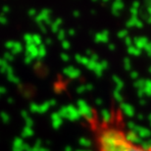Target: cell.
<instances>
[{
  "label": "cell",
  "instance_id": "38",
  "mask_svg": "<svg viewBox=\"0 0 151 151\" xmlns=\"http://www.w3.org/2000/svg\"><path fill=\"white\" fill-rule=\"evenodd\" d=\"M90 60L91 61H94V62H96L98 60V55H96V54H91V57H90Z\"/></svg>",
  "mask_w": 151,
  "mask_h": 151
},
{
  "label": "cell",
  "instance_id": "8",
  "mask_svg": "<svg viewBox=\"0 0 151 151\" xmlns=\"http://www.w3.org/2000/svg\"><path fill=\"white\" fill-rule=\"evenodd\" d=\"M134 43H135V47L138 48V49H142L144 46L147 44V39L145 37H135L134 38Z\"/></svg>",
  "mask_w": 151,
  "mask_h": 151
},
{
  "label": "cell",
  "instance_id": "7",
  "mask_svg": "<svg viewBox=\"0 0 151 151\" xmlns=\"http://www.w3.org/2000/svg\"><path fill=\"white\" fill-rule=\"evenodd\" d=\"M108 34L107 31H104L102 32H99V34L95 35V41L96 42H108Z\"/></svg>",
  "mask_w": 151,
  "mask_h": 151
},
{
  "label": "cell",
  "instance_id": "21",
  "mask_svg": "<svg viewBox=\"0 0 151 151\" xmlns=\"http://www.w3.org/2000/svg\"><path fill=\"white\" fill-rule=\"evenodd\" d=\"M137 17H132L131 18V20L129 21L128 23H127V27L128 28H131V27H134L135 25V22H137Z\"/></svg>",
  "mask_w": 151,
  "mask_h": 151
},
{
  "label": "cell",
  "instance_id": "35",
  "mask_svg": "<svg viewBox=\"0 0 151 151\" xmlns=\"http://www.w3.org/2000/svg\"><path fill=\"white\" fill-rule=\"evenodd\" d=\"M131 14H132V17H137V9L132 7V9H131Z\"/></svg>",
  "mask_w": 151,
  "mask_h": 151
},
{
  "label": "cell",
  "instance_id": "19",
  "mask_svg": "<svg viewBox=\"0 0 151 151\" xmlns=\"http://www.w3.org/2000/svg\"><path fill=\"white\" fill-rule=\"evenodd\" d=\"M114 97L118 102H120V103H122L123 102V96L121 95V93L118 91V90H115L114 91Z\"/></svg>",
  "mask_w": 151,
  "mask_h": 151
},
{
  "label": "cell",
  "instance_id": "44",
  "mask_svg": "<svg viewBox=\"0 0 151 151\" xmlns=\"http://www.w3.org/2000/svg\"><path fill=\"white\" fill-rule=\"evenodd\" d=\"M48 103H49L50 106H54V105H56V100L55 99H52V100L48 101Z\"/></svg>",
  "mask_w": 151,
  "mask_h": 151
},
{
  "label": "cell",
  "instance_id": "16",
  "mask_svg": "<svg viewBox=\"0 0 151 151\" xmlns=\"http://www.w3.org/2000/svg\"><path fill=\"white\" fill-rule=\"evenodd\" d=\"M24 39H25V42L27 43V45H31L34 44V39H32V35L27 34L24 35Z\"/></svg>",
  "mask_w": 151,
  "mask_h": 151
},
{
  "label": "cell",
  "instance_id": "53",
  "mask_svg": "<svg viewBox=\"0 0 151 151\" xmlns=\"http://www.w3.org/2000/svg\"><path fill=\"white\" fill-rule=\"evenodd\" d=\"M140 104H141V105L145 104V100H140Z\"/></svg>",
  "mask_w": 151,
  "mask_h": 151
},
{
  "label": "cell",
  "instance_id": "13",
  "mask_svg": "<svg viewBox=\"0 0 151 151\" xmlns=\"http://www.w3.org/2000/svg\"><path fill=\"white\" fill-rule=\"evenodd\" d=\"M113 80H114V81H115V83H116V90H118V91H120V90L123 88L124 83L122 81V80H120V78L117 77V76H114V77H113Z\"/></svg>",
  "mask_w": 151,
  "mask_h": 151
},
{
  "label": "cell",
  "instance_id": "25",
  "mask_svg": "<svg viewBox=\"0 0 151 151\" xmlns=\"http://www.w3.org/2000/svg\"><path fill=\"white\" fill-rule=\"evenodd\" d=\"M62 47L64 48L65 50L70 49V47H71L70 42H69L68 40H63V41H62Z\"/></svg>",
  "mask_w": 151,
  "mask_h": 151
},
{
  "label": "cell",
  "instance_id": "11",
  "mask_svg": "<svg viewBox=\"0 0 151 151\" xmlns=\"http://www.w3.org/2000/svg\"><path fill=\"white\" fill-rule=\"evenodd\" d=\"M46 55V48H45L44 44L39 45L38 48V56H37V60H40L42 58H44V56Z\"/></svg>",
  "mask_w": 151,
  "mask_h": 151
},
{
  "label": "cell",
  "instance_id": "32",
  "mask_svg": "<svg viewBox=\"0 0 151 151\" xmlns=\"http://www.w3.org/2000/svg\"><path fill=\"white\" fill-rule=\"evenodd\" d=\"M13 45H14V41H8L7 43L5 44V46L7 49H12V48H13Z\"/></svg>",
  "mask_w": 151,
  "mask_h": 151
},
{
  "label": "cell",
  "instance_id": "42",
  "mask_svg": "<svg viewBox=\"0 0 151 151\" xmlns=\"http://www.w3.org/2000/svg\"><path fill=\"white\" fill-rule=\"evenodd\" d=\"M134 27H137V28H142V23H141L140 21L137 20V22H135Z\"/></svg>",
  "mask_w": 151,
  "mask_h": 151
},
{
  "label": "cell",
  "instance_id": "36",
  "mask_svg": "<svg viewBox=\"0 0 151 151\" xmlns=\"http://www.w3.org/2000/svg\"><path fill=\"white\" fill-rule=\"evenodd\" d=\"M137 77H138V74H137L135 71L131 72V78H132V80H137Z\"/></svg>",
  "mask_w": 151,
  "mask_h": 151
},
{
  "label": "cell",
  "instance_id": "54",
  "mask_svg": "<svg viewBox=\"0 0 151 151\" xmlns=\"http://www.w3.org/2000/svg\"><path fill=\"white\" fill-rule=\"evenodd\" d=\"M8 101L10 102V103H13V101H14V100H13V99L11 98V99H8Z\"/></svg>",
  "mask_w": 151,
  "mask_h": 151
},
{
  "label": "cell",
  "instance_id": "3",
  "mask_svg": "<svg viewBox=\"0 0 151 151\" xmlns=\"http://www.w3.org/2000/svg\"><path fill=\"white\" fill-rule=\"evenodd\" d=\"M26 54L29 55L32 59L37 58V56H38V48H37V45H35V44L27 45Z\"/></svg>",
  "mask_w": 151,
  "mask_h": 151
},
{
  "label": "cell",
  "instance_id": "40",
  "mask_svg": "<svg viewBox=\"0 0 151 151\" xmlns=\"http://www.w3.org/2000/svg\"><path fill=\"white\" fill-rule=\"evenodd\" d=\"M44 23L46 24V25H48V26H51V24H52V21H51V18L49 17V18H47V19H45Z\"/></svg>",
  "mask_w": 151,
  "mask_h": 151
},
{
  "label": "cell",
  "instance_id": "45",
  "mask_svg": "<svg viewBox=\"0 0 151 151\" xmlns=\"http://www.w3.org/2000/svg\"><path fill=\"white\" fill-rule=\"evenodd\" d=\"M95 103H96V105H101V104H102V99H100V98L96 99V100H95Z\"/></svg>",
  "mask_w": 151,
  "mask_h": 151
},
{
  "label": "cell",
  "instance_id": "22",
  "mask_svg": "<svg viewBox=\"0 0 151 151\" xmlns=\"http://www.w3.org/2000/svg\"><path fill=\"white\" fill-rule=\"evenodd\" d=\"M8 78H9V81H12V83H20V80H19V78H18L17 77H15V76H14L13 74H10V75H9Z\"/></svg>",
  "mask_w": 151,
  "mask_h": 151
},
{
  "label": "cell",
  "instance_id": "56",
  "mask_svg": "<svg viewBox=\"0 0 151 151\" xmlns=\"http://www.w3.org/2000/svg\"><path fill=\"white\" fill-rule=\"evenodd\" d=\"M91 1H93V2H96V1H97V0H91Z\"/></svg>",
  "mask_w": 151,
  "mask_h": 151
},
{
  "label": "cell",
  "instance_id": "34",
  "mask_svg": "<svg viewBox=\"0 0 151 151\" xmlns=\"http://www.w3.org/2000/svg\"><path fill=\"white\" fill-rule=\"evenodd\" d=\"M35 15H37V11H35V9H31V10L29 11V17H35Z\"/></svg>",
  "mask_w": 151,
  "mask_h": 151
},
{
  "label": "cell",
  "instance_id": "9",
  "mask_svg": "<svg viewBox=\"0 0 151 151\" xmlns=\"http://www.w3.org/2000/svg\"><path fill=\"white\" fill-rule=\"evenodd\" d=\"M22 50H23L22 44H21L20 42H18V41H14L13 48L11 49L12 54H13V55H15V54H18V53H20V52H22Z\"/></svg>",
  "mask_w": 151,
  "mask_h": 151
},
{
  "label": "cell",
  "instance_id": "5",
  "mask_svg": "<svg viewBox=\"0 0 151 151\" xmlns=\"http://www.w3.org/2000/svg\"><path fill=\"white\" fill-rule=\"evenodd\" d=\"M120 108L122 109L123 112L129 117H132V115H134V107H132V105L128 104V103H125V102H122V103H121Z\"/></svg>",
  "mask_w": 151,
  "mask_h": 151
},
{
  "label": "cell",
  "instance_id": "39",
  "mask_svg": "<svg viewBox=\"0 0 151 151\" xmlns=\"http://www.w3.org/2000/svg\"><path fill=\"white\" fill-rule=\"evenodd\" d=\"M144 93H145V92H144V90H143V88H141V89H139V90H138V91H137V95H138V96H139V97L141 98V97H143Z\"/></svg>",
  "mask_w": 151,
  "mask_h": 151
},
{
  "label": "cell",
  "instance_id": "27",
  "mask_svg": "<svg viewBox=\"0 0 151 151\" xmlns=\"http://www.w3.org/2000/svg\"><path fill=\"white\" fill-rule=\"evenodd\" d=\"M38 109H39L38 105H37L35 103H32L31 104V110H32V112H37Z\"/></svg>",
  "mask_w": 151,
  "mask_h": 151
},
{
  "label": "cell",
  "instance_id": "15",
  "mask_svg": "<svg viewBox=\"0 0 151 151\" xmlns=\"http://www.w3.org/2000/svg\"><path fill=\"white\" fill-rule=\"evenodd\" d=\"M32 39H34V44L37 45V46L42 44V39L39 35H32Z\"/></svg>",
  "mask_w": 151,
  "mask_h": 151
},
{
  "label": "cell",
  "instance_id": "10",
  "mask_svg": "<svg viewBox=\"0 0 151 151\" xmlns=\"http://www.w3.org/2000/svg\"><path fill=\"white\" fill-rule=\"evenodd\" d=\"M76 60L78 62V63H81V64H83L84 66H87V64L89 63L90 61V59L88 58V57H81V55H76Z\"/></svg>",
  "mask_w": 151,
  "mask_h": 151
},
{
  "label": "cell",
  "instance_id": "52",
  "mask_svg": "<svg viewBox=\"0 0 151 151\" xmlns=\"http://www.w3.org/2000/svg\"><path fill=\"white\" fill-rule=\"evenodd\" d=\"M91 54H92V52H91V51H90V50H87V51H86V55H87V56L91 55Z\"/></svg>",
  "mask_w": 151,
  "mask_h": 151
},
{
  "label": "cell",
  "instance_id": "49",
  "mask_svg": "<svg viewBox=\"0 0 151 151\" xmlns=\"http://www.w3.org/2000/svg\"><path fill=\"white\" fill-rule=\"evenodd\" d=\"M45 43L49 45V44H51V43H52V40H51L50 38H47V39H46V41H45Z\"/></svg>",
  "mask_w": 151,
  "mask_h": 151
},
{
  "label": "cell",
  "instance_id": "24",
  "mask_svg": "<svg viewBox=\"0 0 151 151\" xmlns=\"http://www.w3.org/2000/svg\"><path fill=\"white\" fill-rule=\"evenodd\" d=\"M124 63H125V69L127 71L131 70V60H129V58H125V60H124Z\"/></svg>",
  "mask_w": 151,
  "mask_h": 151
},
{
  "label": "cell",
  "instance_id": "1",
  "mask_svg": "<svg viewBox=\"0 0 151 151\" xmlns=\"http://www.w3.org/2000/svg\"><path fill=\"white\" fill-rule=\"evenodd\" d=\"M96 129L97 151H151V141L141 142L134 132L122 129L105 124Z\"/></svg>",
  "mask_w": 151,
  "mask_h": 151
},
{
  "label": "cell",
  "instance_id": "31",
  "mask_svg": "<svg viewBox=\"0 0 151 151\" xmlns=\"http://www.w3.org/2000/svg\"><path fill=\"white\" fill-rule=\"evenodd\" d=\"M100 64V67L102 68V70H105V69H107V67H108V63L106 62V61H102L101 63H99Z\"/></svg>",
  "mask_w": 151,
  "mask_h": 151
},
{
  "label": "cell",
  "instance_id": "48",
  "mask_svg": "<svg viewBox=\"0 0 151 151\" xmlns=\"http://www.w3.org/2000/svg\"><path fill=\"white\" fill-rule=\"evenodd\" d=\"M69 35H75V29H69Z\"/></svg>",
  "mask_w": 151,
  "mask_h": 151
},
{
  "label": "cell",
  "instance_id": "2",
  "mask_svg": "<svg viewBox=\"0 0 151 151\" xmlns=\"http://www.w3.org/2000/svg\"><path fill=\"white\" fill-rule=\"evenodd\" d=\"M64 74L71 78H77L81 76V71L78 70V69H76L74 67H72V66H70V67L64 69Z\"/></svg>",
  "mask_w": 151,
  "mask_h": 151
},
{
  "label": "cell",
  "instance_id": "12",
  "mask_svg": "<svg viewBox=\"0 0 151 151\" xmlns=\"http://www.w3.org/2000/svg\"><path fill=\"white\" fill-rule=\"evenodd\" d=\"M62 24V20L61 19H57L55 22L51 24V29H52L53 32H59V27Z\"/></svg>",
  "mask_w": 151,
  "mask_h": 151
},
{
  "label": "cell",
  "instance_id": "20",
  "mask_svg": "<svg viewBox=\"0 0 151 151\" xmlns=\"http://www.w3.org/2000/svg\"><path fill=\"white\" fill-rule=\"evenodd\" d=\"M144 84H145V81H144L143 80H138L134 83V86H137L139 89H141L144 87Z\"/></svg>",
  "mask_w": 151,
  "mask_h": 151
},
{
  "label": "cell",
  "instance_id": "18",
  "mask_svg": "<svg viewBox=\"0 0 151 151\" xmlns=\"http://www.w3.org/2000/svg\"><path fill=\"white\" fill-rule=\"evenodd\" d=\"M49 107H50L49 103H48V102H45V103H43L42 105H40V106H39L38 111H39V112H46Z\"/></svg>",
  "mask_w": 151,
  "mask_h": 151
},
{
  "label": "cell",
  "instance_id": "47",
  "mask_svg": "<svg viewBox=\"0 0 151 151\" xmlns=\"http://www.w3.org/2000/svg\"><path fill=\"white\" fill-rule=\"evenodd\" d=\"M86 90H91L92 89V84H86Z\"/></svg>",
  "mask_w": 151,
  "mask_h": 151
},
{
  "label": "cell",
  "instance_id": "29",
  "mask_svg": "<svg viewBox=\"0 0 151 151\" xmlns=\"http://www.w3.org/2000/svg\"><path fill=\"white\" fill-rule=\"evenodd\" d=\"M32 61V58L28 54H26V57H25V63L26 64H31Z\"/></svg>",
  "mask_w": 151,
  "mask_h": 151
},
{
  "label": "cell",
  "instance_id": "4",
  "mask_svg": "<svg viewBox=\"0 0 151 151\" xmlns=\"http://www.w3.org/2000/svg\"><path fill=\"white\" fill-rule=\"evenodd\" d=\"M124 8V3L122 0H115L112 5V13L115 16H119L121 10Z\"/></svg>",
  "mask_w": 151,
  "mask_h": 151
},
{
  "label": "cell",
  "instance_id": "37",
  "mask_svg": "<svg viewBox=\"0 0 151 151\" xmlns=\"http://www.w3.org/2000/svg\"><path fill=\"white\" fill-rule=\"evenodd\" d=\"M61 58H62L63 61H69L70 57H69V55H67V54L63 53V54H61Z\"/></svg>",
  "mask_w": 151,
  "mask_h": 151
},
{
  "label": "cell",
  "instance_id": "14",
  "mask_svg": "<svg viewBox=\"0 0 151 151\" xmlns=\"http://www.w3.org/2000/svg\"><path fill=\"white\" fill-rule=\"evenodd\" d=\"M128 51L129 54H132V55H134V56H138L140 54V50L138 49V48H137L135 46H129L128 48Z\"/></svg>",
  "mask_w": 151,
  "mask_h": 151
},
{
  "label": "cell",
  "instance_id": "55",
  "mask_svg": "<svg viewBox=\"0 0 151 151\" xmlns=\"http://www.w3.org/2000/svg\"><path fill=\"white\" fill-rule=\"evenodd\" d=\"M102 1H103V2H105V3H107L108 1H109V0H102Z\"/></svg>",
  "mask_w": 151,
  "mask_h": 151
},
{
  "label": "cell",
  "instance_id": "28",
  "mask_svg": "<svg viewBox=\"0 0 151 151\" xmlns=\"http://www.w3.org/2000/svg\"><path fill=\"white\" fill-rule=\"evenodd\" d=\"M86 86H80L78 87H77V92L78 93H83V91H86Z\"/></svg>",
  "mask_w": 151,
  "mask_h": 151
},
{
  "label": "cell",
  "instance_id": "26",
  "mask_svg": "<svg viewBox=\"0 0 151 151\" xmlns=\"http://www.w3.org/2000/svg\"><path fill=\"white\" fill-rule=\"evenodd\" d=\"M118 37L120 38H126L128 37V32L126 31V29H124V31H121L119 32V34H118Z\"/></svg>",
  "mask_w": 151,
  "mask_h": 151
},
{
  "label": "cell",
  "instance_id": "41",
  "mask_svg": "<svg viewBox=\"0 0 151 151\" xmlns=\"http://www.w3.org/2000/svg\"><path fill=\"white\" fill-rule=\"evenodd\" d=\"M38 26H39V28H40L41 31H42V32H43V34H46V29H45V27L42 25V24H38Z\"/></svg>",
  "mask_w": 151,
  "mask_h": 151
},
{
  "label": "cell",
  "instance_id": "30",
  "mask_svg": "<svg viewBox=\"0 0 151 151\" xmlns=\"http://www.w3.org/2000/svg\"><path fill=\"white\" fill-rule=\"evenodd\" d=\"M5 58L9 60V61H13V59H14V55L12 53H6L5 54Z\"/></svg>",
  "mask_w": 151,
  "mask_h": 151
},
{
  "label": "cell",
  "instance_id": "33",
  "mask_svg": "<svg viewBox=\"0 0 151 151\" xmlns=\"http://www.w3.org/2000/svg\"><path fill=\"white\" fill-rule=\"evenodd\" d=\"M125 42H126V44L128 45V46H131L132 43V38H131V37H127L125 38Z\"/></svg>",
  "mask_w": 151,
  "mask_h": 151
},
{
  "label": "cell",
  "instance_id": "6",
  "mask_svg": "<svg viewBox=\"0 0 151 151\" xmlns=\"http://www.w3.org/2000/svg\"><path fill=\"white\" fill-rule=\"evenodd\" d=\"M112 120H113V114L111 113L109 110L104 109V110L101 111V121H102V123L107 124V123H110Z\"/></svg>",
  "mask_w": 151,
  "mask_h": 151
},
{
  "label": "cell",
  "instance_id": "17",
  "mask_svg": "<svg viewBox=\"0 0 151 151\" xmlns=\"http://www.w3.org/2000/svg\"><path fill=\"white\" fill-rule=\"evenodd\" d=\"M97 66H98V63H97V62H94V61H91V60H90L89 63L87 64L86 67L88 68L89 70H91V71L94 72V71L96 70V68H97Z\"/></svg>",
  "mask_w": 151,
  "mask_h": 151
},
{
  "label": "cell",
  "instance_id": "51",
  "mask_svg": "<svg viewBox=\"0 0 151 151\" xmlns=\"http://www.w3.org/2000/svg\"><path fill=\"white\" fill-rule=\"evenodd\" d=\"M3 11H4V12H9V7H7V6H5V7L3 8Z\"/></svg>",
  "mask_w": 151,
  "mask_h": 151
},
{
  "label": "cell",
  "instance_id": "46",
  "mask_svg": "<svg viewBox=\"0 0 151 151\" xmlns=\"http://www.w3.org/2000/svg\"><path fill=\"white\" fill-rule=\"evenodd\" d=\"M73 15H74V17H76V18H78V17H80V12L78 11H74V13H73Z\"/></svg>",
  "mask_w": 151,
  "mask_h": 151
},
{
  "label": "cell",
  "instance_id": "43",
  "mask_svg": "<svg viewBox=\"0 0 151 151\" xmlns=\"http://www.w3.org/2000/svg\"><path fill=\"white\" fill-rule=\"evenodd\" d=\"M138 6H139V3H138V1H134V3H132V8L137 9Z\"/></svg>",
  "mask_w": 151,
  "mask_h": 151
},
{
  "label": "cell",
  "instance_id": "23",
  "mask_svg": "<svg viewBox=\"0 0 151 151\" xmlns=\"http://www.w3.org/2000/svg\"><path fill=\"white\" fill-rule=\"evenodd\" d=\"M66 38V32L65 31H63V29H60V31L58 32V39H60V40H65Z\"/></svg>",
  "mask_w": 151,
  "mask_h": 151
},
{
  "label": "cell",
  "instance_id": "50",
  "mask_svg": "<svg viewBox=\"0 0 151 151\" xmlns=\"http://www.w3.org/2000/svg\"><path fill=\"white\" fill-rule=\"evenodd\" d=\"M109 49L110 50H114L115 49V45L114 44H109Z\"/></svg>",
  "mask_w": 151,
  "mask_h": 151
}]
</instances>
